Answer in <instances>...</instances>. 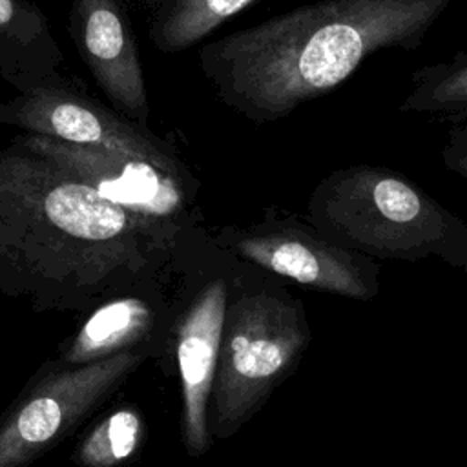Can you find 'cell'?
Returning <instances> with one entry per match:
<instances>
[{
  "label": "cell",
  "instance_id": "cell-9",
  "mask_svg": "<svg viewBox=\"0 0 467 467\" xmlns=\"http://www.w3.org/2000/svg\"><path fill=\"white\" fill-rule=\"evenodd\" d=\"M179 316L146 296H117L99 305L78 330L57 352L55 363L78 367L122 352H144L150 358L173 356Z\"/></svg>",
  "mask_w": 467,
  "mask_h": 467
},
{
  "label": "cell",
  "instance_id": "cell-3",
  "mask_svg": "<svg viewBox=\"0 0 467 467\" xmlns=\"http://www.w3.org/2000/svg\"><path fill=\"white\" fill-rule=\"evenodd\" d=\"M310 343L303 303L275 279L234 288L208 407L213 441L232 438L296 372Z\"/></svg>",
  "mask_w": 467,
  "mask_h": 467
},
{
  "label": "cell",
  "instance_id": "cell-13",
  "mask_svg": "<svg viewBox=\"0 0 467 467\" xmlns=\"http://www.w3.org/2000/svg\"><path fill=\"white\" fill-rule=\"evenodd\" d=\"M144 418L135 405L104 414L75 445L69 460L77 467H124L140 449Z\"/></svg>",
  "mask_w": 467,
  "mask_h": 467
},
{
  "label": "cell",
  "instance_id": "cell-12",
  "mask_svg": "<svg viewBox=\"0 0 467 467\" xmlns=\"http://www.w3.org/2000/svg\"><path fill=\"white\" fill-rule=\"evenodd\" d=\"M400 111L425 115L451 126L467 124V49L412 71Z\"/></svg>",
  "mask_w": 467,
  "mask_h": 467
},
{
  "label": "cell",
  "instance_id": "cell-11",
  "mask_svg": "<svg viewBox=\"0 0 467 467\" xmlns=\"http://www.w3.org/2000/svg\"><path fill=\"white\" fill-rule=\"evenodd\" d=\"M15 119L29 133L140 157L182 179V168L173 155L113 113L75 95L36 91L15 109Z\"/></svg>",
  "mask_w": 467,
  "mask_h": 467
},
{
  "label": "cell",
  "instance_id": "cell-15",
  "mask_svg": "<svg viewBox=\"0 0 467 467\" xmlns=\"http://www.w3.org/2000/svg\"><path fill=\"white\" fill-rule=\"evenodd\" d=\"M441 161L452 173L467 179V124L451 126L441 148Z\"/></svg>",
  "mask_w": 467,
  "mask_h": 467
},
{
  "label": "cell",
  "instance_id": "cell-6",
  "mask_svg": "<svg viewBox=\"0 0 467 467\" xmlns=\"http://www.w3.org/2000/svg\"><path fill=\"white\" fill-rule=\"evenodd\" d=\"M18 144L89 186L100 199L126 212L153 235L182 224L186 212L182 179L150 161L35 133L18 137Z\"/></svg>",
  "mask_w": 467,
  "mask_h": 467
},
{
  "label": "cell",
  "instance_id": "cell-7",
  "mask_svg": "<svg viewBox=\"0 0 467 467\" xmlns=\"http://www.w3.org/2000/svg\"><path fill=\"white\" fill-rule=\"evenodd\" d=\"M234 250L257 268L301 286L370 301L379 294V263L343 248L310 223L294 217L268 219L235 237Z\"/></svg>",
  "mask_w": 467,
  "mask_h": 467
},
{
  "label": "cell",
  "instance_id": "cell-16",
  "mask_svg": "<svg viewBox=\"0 0 467 467\" xmlns=\"http://www.w3.org/2000/svg\"><path fill=\"white\" fill-rule=\"evenodd\" d=\"M29 26H40L38 11L29 9L20 0H0V35H22Z\"/></svg>",
  "mask_w": 467,
  "mask_h": 467
},
{
  "label": "cell",
  "instance_id": "cell-10",
  "mask_svg": "<svg viewBox=\"0 0 467 467\" xmlns=\"http://www.w3.org/2000/svg\"><path fill=\"white\" fill-rule=\"evenodd\" d=\"M73 29L80 55L102 91L128 117L144 120V75L120 2L73 0Z\"/></svg>",
  "mask_w": 467,
  "mask_h": 467
},
{
  "label": "cell",
  "instance_id": "cell-4",
  "mask_svg": "<svg viewBox=\"0 0 467 467\" xmlns=\"http://www.w3.org/2000/svg\"><path fill=\"white\" fill-rule=\"evenodd\" d=\"M36 159L31 161L36 182H27L16 161L0 166V208L7 219L22 221L44 241H60L67 255L80 252L89 263L95 255L108 272L140 255L139 241L155 237L84 182Z\"/></svg>",
  "mask_w": 467,
  "mask_h": 467
},
{
  "label": "cell",
  "instance_id": "cell-5",
  "mask_svg": "<svg viewBox=\"0 0 467 467\" xmlns=\"http://www.w3.org/2000/svg\"><path fill=\"white\" fill-rule=\"evenodd\" d=\"M122 352L78 367L46 363L0 416V467H29L104 405L148 359Z\"/></svg>",
  "mask_w": 467,
  "mask_h": 467
},
{
  "label": "cell",
  "instance_id": "cell-8",
  "mask_svg": "<svg viewBox=\"0 0 467 467\" xmlns=\"http://www.w3.org/2000/svg\"><path fill=\"white\" fill-rule=\"evenodd\" d=\"M230 285L210 279L181 312L175 328L173 358L181 385V441L188 456L199 458L213 440L208 429V407L217 372Z\"/></svg>",
  "mask_w": 467,
  "mask_h": 467
},
{
  "label": "cell",
  "instance_id": "cell-2",
  "mask_svg": "<svg viewBox=\"0 0 467 467\" xmlns=\"http://www.w3.org/2000/svg\"><path fill=\"white\" fill-rule=\"evenodd\" d=\"M308 223L328 241L376 261L432 257L467 272V223L385 166L330 171L310 195Z\"/></svg>",
  "mask_w": 467,
  "mask_h": 467
},
{
  "label": "cell",
  "instance_id": "cell-1",
  "mask_svg": "<svg viewBox=\"0 0 467 467\" xmlns=\"http://www.w3.org/2000/svg\"><path fill=\"white\" fill-rule=\"evenodd\" d=\"M452 0H321L206 46L219 95L257 122L290 115L343 84L381 49L414 51Z\"/></svg>",
  "mask_w": 467,
  "mask_h": 467
},
{
  "label": "cell",
  "instance_id": "cell-14",
  "mask_svg": "<svg viewBox=\"0 0 467 467\" xmlns=\"http://www.w3.org/2000/svg\"><path fill=\"white\" fill-rule=\"evenodd\" d=\"M257 0H168L153 36L162 51H182Z\"/></svg>",
  "mask_w": 467,
  "mask_h": 467
}]
</instances>
